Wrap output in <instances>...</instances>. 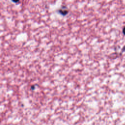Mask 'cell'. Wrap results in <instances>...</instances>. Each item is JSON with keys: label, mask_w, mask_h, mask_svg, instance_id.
<instances>
[{"label": "cell", "mask_w": 125, "mask_h": 125, "mask_svg": "<svg viewBox=\"0 0 125 125\" xmlns=\"http://www.w3.org/2000/svg\"><path fill=\"white\" fill-rule=\"evenodd\" d=\"M58 12L63 16H65L67 15L68 13V11L66 7H63L58 10Z\"/></svg>", "instance_id": "cell-1"}, {"label": "cell", "mask_w": 125, "mask_h": 125, "mask_svg": "<svg viewBox=\"0 0 125 125\" xmlns=\"http://www.w3.org/2000/svg\"><path fill=\"white\" fill-rule=\"evenodd\" d=\"M11 1H12L13 3H18V2H19L20 0H11Z\"/></svg>", "instance_id": "cell-2"}, {"label": "cell", "mask_w": 125, "mask_h": 125, "mask_svg": "<svg viewBox=\"0 0 125 125\" xmlns=\"http://www.w3.org/2000/svg\"><path fill=\"white\" fill-rule=\"evenodd\" d=\"M123 33H124V35H125V27H124V28L123 29Z\"/></svg>", "instance_id": "cell-3"}]
</instances>
